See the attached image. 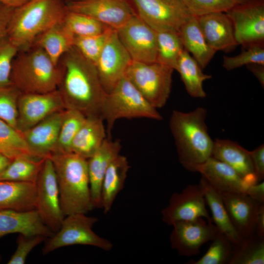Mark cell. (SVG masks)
I'll return each instance as SVG.
<instances>
[{
	"label": "cell",
	"mask_w": 264,
	"mask_h": 264,
	"mask_svg": "<svg viewBox=\"0 0 264 264\" xmlns=\"http://www.w3.org/2000/svg\"><path fill=\"white\" fill-rule=\"evenodd\" d=\"M30 0H0V2L8 7L16 8L26 3Z\"/></svg>",
	"instance_id": "f907efd6"
},
{
	"label": "cell",
	"mask_w": 264,
	"mask_h": 264,
	"mask_svg": "<svg viewBox=\"0 0 264 264\" xmlns=\"http://www.w3.org/2000/svg\"><path fill=\"white\" fill-rule=\"evenodd\" d=\"M206 204L201 185L199 183L189 185L181 192L172 195L169 204L161 211L162 220L169 225L177 221L199 218L213 222Z\"/></svg>",
	"instance_id": "7c38bea8"
},
{
	"label": "cell",
	"mask_w": 264,
	"mask_h": 264,
	"mask_svg": "<svg viewBox=\"0 0 264 264\" xmlns=\"http://www.w3.org/2000/svg\"><path fill=\"white\" fill-rule=\"evenodd\" d=\"M232 22L238 45L244 48L263 45L264 3L263 0H247L225 12Z\"/></svg>",
	"instance_id": "30bf717a"
},
{
	"label": "cell",
	"mask_w": 264,
	"mask_h": 264,
	"mask_svg": "<svg viewBox=\"0 0 264 264\" xmlns=\"http://www.w3.org/2000/svg\"><path fill=\"white\" fill-rule=\"evenodd\" d=\"M189 13L196 17L215 12H226L247 0H181Z\"/></svg>",
	"instance_id": "ab89813d"
},
{
	"label": "cell",
	"mask_w": 264,
	"mask_h": 264,
	"mask_svg": "<svg viewBox=\"0 0 264 264\" xmlns=\"http://www.w3.org/2000/svg\"><path fill=\"white\" fill-rule=\"evenodd\" d=\"M44 158L16 157L0 175V180L36 183Z\"/></svg>",
	"instance_id": "1f68e13d"
},
{
	"label": "cell",
	"mask_w": 264,
	"mask_h": 264,
	"mask_svg": "<svg viewBox=\"0 0 264 264\" xmlns=\"http://www.w3.org/2000/svg\"><path fill=\"white\" fill-rule=\"evenodd\" d=\"M255 233L264 237V203L259 205L255 224Z\"/></svg>",
	"instance_id": "c3c4849f"
},
{
	"label": "cell",
	"mask_w": 264,
	"mask_h": 264,
	"mask_svg": "<svg viewBox=\"0 0 264 264\" xmlns=\"http://www.w3.org/2000/svg\"><path fill=\"white\" fill-rule=\"evenodd\" d=\"M135 14L155 31L178 32L183 23L192 16L185 9L165 0H129Z\"/></svg>",
	"instance_id": "9a60e30c"
},
{
	"label": "cell",
	"mask_w": 264,
	"mask_h": 264,
	"mask_svg": "<svg viewBox=\"0 0 264 264\" xmlns=\"http://www.w3.org/2000/svg\"><path fill=\"white\" fill-rule=\"evenodd\" d=\"M12 160L0 153V175L5 170Z\"/></svg>",
	"instance_id": "816d5d0a"
},
{
	"label": "cell",
	"mask_w": 264,
	"mask_h": 264,
	"mask_svg": "<svg viewBox=\"0 0 264 264\" xmlns=\"http://www.w3.org/2000/svg\"><path fill=\"white\" fill-rule=\"evenodd\" d=\"M170 236L172 248L180 256L190 257L200 253L201 247L212 241L219 230L203 218L174 223Z\"/></svg>",
	"instance_id": "4fadbf2b"
},
{
	"label": "cell",
	"mask_w": 264,
	"mask_h": 264,
	"mask_svg": "<svg viewBox=\"0 0 264 264\" xmlns=\"http://www.w3.org/2000/svg\"><path fill=\"white\" fill-rule=\"evenodd\" d=\"M189 171L199 173L220 194L245 193L249 186L232 168L212 156Z\"/></svg>",
	"instance_id": "ac0fdd59"
},
{
	"label": "cell",
	"mask_w": 264,
	"mask_h": 264,
	"mask_svg": "<svg viewBox=\"0 0 264 264\" xmlns=\"http://www.w3.org/2000/svg\"><path fill=\"white\" fill-rule=\"evenodd\" d=\"M207 110L198 107L189 112L174 110L170 128L175 140L178 159L188 170L211 157L214 141L208 131Z\"/></svg>",
	"instance_id": "7a4b0ae2"
},
{
	"label": "cell",
	"mask_w": 264,
	"mask_h": 264,
	"mask_svg": "<svg viewBox=\"0 0 264 264\" xmlns=\"http://www.w3.org/2000/svg\"><path fill=\"white\" fill-rule=\"evenodd\" d=\"M203 189L206 203L212 213V220L218 230L224 234L234 244L242 239L234 228L220 193L215 190L203 178L199 183Z\"/></svg>",
	"instance_id": "f546056e"
},
{
	"label": "cell",
	"mask_w": 264,
	"mask_h": 264,
	"mask_svg": "<svg viewBox=\"0 0 264 264\" xmlns=\"http://www.w3.org/2000/svg\"><path fill=\"white\" fill-rule=\"evenodd\" d=\"M220 195L230 221L240 236L243 239L255 233L256 219L260 203L245 193Z\"/></svg>",
	"instance_id": "d6986e66"
},
{
	"label": "cell",
	"mask_w": 264,
	"mask_h": 264,
	"mask_svg": "<svg viewBox=\"0 0 264 264\" xmlns=\"http://www.w3.org/2000/svg\"><path fill=\"white\" fill-rule=\"evenodd\" d=\"M250 64L264 65L263 45H252L245 48L241 53L234 56H223L222 66L231 70Z\"/></svg>",
	"instance_id": "b9f144b4"
},
{
	"label": "cell",
	"mask_w": 264,
	"mask_h": 264,
	"mask_svg": "<svg viewBox=\"0 0 264 264\" xmlns=\"http://www.w3.org/2000/svg\"><path fill=\"white\" fill-rule=\"evenodd\" d=\"M197 18L207 43L216 52L230 51L238 45L232 22L225 12L210 13Z\"/></svg>",
	"instance_id": "7402d4cb"
},
{
	"label": "cell",
	"mask_w": 264,
	"mask_h": 264,
	"mask_svg": "<svg viewBox=\"0 0 264 264\" xmlns=\"http://www.w3.org/2000/svg\"><path fill=\"white\" fill-rule=\"evenodd\" d=\"M86 118L78 110L69 109L65 110L57 142L52 154L70 153L73 139Z\"/></svg>",
	"instance_id": "e575fe53"
},
{
	"label": "cell",
	"mask_w": 264,
	"mask_h": 264,
	"mask_svg": "<svg viewBox=\"0 0 264 264\" xmlns=\"http://www.w3.org/2000/svg\"><path fill=\"white\" fill-rule=\"evenodd\" d=\"M101 116L107 122V137L115 121L121 118L162 119L157 109L152 106L125 76L113 89L107 93L102 104Z\"/></svg>",
	"instance_id": "8992f818"
},
{
	"label": "cell",
	"mask_w": 264,
	"mask_h": 264,
	"mask_svg": "<svg viewBox=\"0 0 264 264\" xmlns=\"http://www.w3.org/2000/svg\"><path fill=\"white\" fill-rule=\"evenodd\" d=\"M46 238L42 235H25L19 234L17 246L8 264H24L28 254L36 246Z\"/></svg>",
	"instance_id": "ee69618b"
},
{
	"label": "cell",
	"mask_w": 264,
	"mask_h": 264,
	"mask_svg": "<svg viewBox=\"0 0 264 264\" xmlns=\"http://www.w3.org/2000/svg\"><path fill=\"white\" fill-rule=\"evenodd\" d=\"M176 70L179 73L187 93L191 97H206L203 82L212 76L202 72L198 62L185 49L180 56Z\"/></svg>",
	"instance_id": "4dcf8cb0"
},
{
	"label": "cell",
	"mask_w": 264,
	"mask_h": 264,
	"mask_svg": "<svg viewBox=\"0 0 264 264\" xmlns=\"http://www.w3.org/2000/svg\"><path fill=\"white\" fill-rule=\"evenodd\" d=\"M49 157L55 171L65 217L75 213L87 214L94 208L87 159L73 153L54 154Z\"/></svg>",
	"instance_id": "3957f363"
},
{
	"label": "cell",
	"mask_w": 264,
	"mask_h": 264,
	"mask_svg": "<svg viewBox=\"0 0 264 264\" xmlns=\"http://www.w3.org/2000/svg\"><path fill=\"white\" fill-rule=\"evenodd\" d=\"M69 11L93 18L117 29L135 14L129 0H64Z\"/></svg>",
	"instance_id": "5bb4252c"
},
{
	"label": "cell",
	"mask_w": 264,
	"mask_h": 264,
	"mask_svg": "<svg viewBox=\"0 0 264 264\" xmlns=\"http://www.w3.org/2000/svg\"><path fill=\"white\" fill-rule=\"evenodd\" d=\"M114 30L110 27L97 35L85 37L74 36L73 46L84 57L95 65Z\"/></svg>",
	"instance_id": "f35d334b"
},
{
	"label": "cell",
	"mask_w": 264,
	"mask_h": 264,
	"mask_svg": "<svg viewBox=\"0 0 264 264\" xmlns=\"http://www.w3.org/2000/svg\"><path fill=\"white\" fill-rule=\"evenodd\" d=\"M178 34L184 48L203 69L217 52L207 43L199 26L197 17L191 16L181 25Z\"/></svg>",
	"instance_id": "4316f807"
},
{
	"label": "cell",
	"mask_w": 264,
	"mask_h": 264,
	"mask_svg": "<svg viewBox=\"0 0 264 264\" xmlns=\"http://www.w3.org/2000/svg\"><path fill=\"white\" fill-rule=\"evenodd\" d=\"M264 237L256 233L234 245L229 264H264Z\"/></svg>",
	"instance_id": "836d02e7"
},
{
	"label": "cell",
	"mask_w": 264,
	"mask_h": 264,
	"mask_svg": "<svg viewBox=\"0 0 264 264\" xmlns=\"http://www.w3.org/2000/svg\"><path fill=\"white\" fill-rule=\"evenodd\" d=\"M62 70L39 46L19 50L13 63L11 85L22 93H43L57 90Z\"/></svg>",
	"instance_id": "5b68a950"
},
{
	"label": "cell",
	"mask_w": 264,
	"mask_h": 264,
	"mask_svg": "<svg viewBox=\"0 0 264 264\" xmlns=\"http://www.w3.org/2000/svg\"><path fill=\"white\" fill-rule=\"evenodd\" d=\"M245 193L258 203H264V181L249 185Z\"/></svg>",
	"instance_id": "7dc6e473"
},
{
	"label": "cell",
	"mask_w": 264,
	"mask_h": 264,
	"mask_svg": "<svg viewBox=\"0 0 264 264\" xmlns=\"http://www.w3.org/2000/svg\"><path fill=\"white\" fill-rule=\"evenodd\" d=\"M130 169L128 160L118 155L111 163L104 176L101 190L102 207L110 212L118 194L123 189Z\"/></svg>",
	"instance_id": "83f0119b"
},
{
	"label": "cell",
	"mask_w": 264,
	"mask_h": 264,
	"mask_svg": "<svg viewBox=\"0 0 264 264\" xmlns=\"http://www.w3.org/2000/svg\"><path fill=\"white\" fill-rule=\"evenodd\" d=\"M132 61L114 29L95 64L106 93L110 92L125 76Z\"/></svg>",
	"instance_id": "2e32d148"
},
{
	"label": "cell",
	"mask_w": 264,
	"mask_h": 264,
	"mask_svg": "<svg viewBox=\"0 0 264 264\" xmlns=\"http://www.w3.org/2000/svg\"><path fill=\"white\" fill-rule=\"evenodd\" d=\"M174 69L155 62L132 61L125 76L154 107L165 106L171 94Z\"/></svg>",
	"instance_id": "52a82bcc"
},
{
	"label": "cell",
	"mask_w": 264,
	"mask_h": 264,
	"mask_svg": "<svg viewBox=\"0 0 264 264\" xmlns=\"http://www.w3.org/2000/svg\"><path fill=\"white\" fill-rule=\"evenodd\" d=\"M18 51L7 35L0 39V87L11 85L12 63Z\"/></svg>",
	"instance_id": "7bdbcfd3"
},
{
	"label": "cell",
	"mask_w": 264,
	"mask_h": 264,
	"mask_svg": "<svg viewBox=\"0 0 264 264\" xmlns=\"http://www.w3.org/2000/svg\"><path fill=\"white\" fill-rule=\"evenodd\" d=\"M12 233L28 236L42 235L46 238L54 234L43 222L36 210L28 211L0 210V239Z\"/></svg>",
	"instance_id": "603a6c76"
},
{
	"label": "cell",
	"mask_w": 264,
	"mask_h": 264,
	"mask_svg": "<svg viewBox=\"0 0 264 264\" xmlns=\"http://www.w3.org/2000/svg\"><path fill=\"white\" fill-rule=\"evenodd\" d=\"M67 11L64 0H30L14 9L7 36L19 50L26 48L42 33L62 22Z\"/></svg>",
	"instance_id": "277c9868"
},
{
	"label": "cell",
	"mask_w": 264,
	"mask_h": 264,
	"mask_svg": "<svg viewBox=\"0 0 264 264\" xmlns=\"http://www.w3.org/2000/svg\"><path fill=\"white\" fill-rule=\"evenodd\" d=\"M103 121L99 116L86 117L73 139L70 153L87 159L90 157L107 137Z\"/></svg>",
	"instance_id": "484cf974"
},
{
	"label": "cell",
	"mask_w": 264,
	"mask_h": 264,
	"mask_svg": "<svg viewBox=\"0 0 264 264\" xmlns=\"http://www.w3.org/2000/svg\"><path fill=\"white\" fill-rule=\"evenodd\" d=\"M66 109L58 91L43 93H22L18 103L17 130L21 133L52 114Z\"/></svg>",
	"instance_id": "e0dca14e"
},
{
	"label": "cell",
	"mask_w": 264,
	"mask_h": 264,
	"mask_svg": "<svg viewBox=\"0 0 264 264\" xmlns=\"http://www.w3.org/2000/svg\"><path fill=\"white\" fill-rule=\"evenodd\" d=\"M116 32L132 61L143 63L156 62V32L136 14L116 29Z\"/></svg>",
	"instance_id": "8fae6325"
},
{
	"label": "cell",
	"mask_w": 264,
	"mask_h": 264,
	"mask_svg": "<svg viewBox=\"0 0 264 264\" xmlns=\"http://www.w3.org/2000/svg\"><path fill=\"white\" fill-rule=\"evenodd\" d=\"M119 140L107 137L97 151L87 159L90 193L94 208H102L101 190L106 172L113 160L120 154Z\"/></svg>",
	"instance_id": "44dd1931"
},
{
	"label": "cell",
	"mask_w": 264,
	"mask_h": 264,
	"mask_svg": "<svg viewBox=\"0 0 264 264\" xmlns=\"http://www.w3.org/2000/svg\"><path fill=\"white\" fill-rule=\"evenodd\" d=\"M249 69L257 78L262 86H264V65L250 64L246 66Z\"/></svg>",
	"instance_id": "681fc988"
},
{
	"label": "cell",
	"mask_w": 264,
	"mask_h": 264,
	"mask_svg": "<svg viewBox=\"0 0 264 264\" xmlns=\"http://www.w3.org/2000/svg\"><path fill=\"white\" fill-rule=\"evenodd\" d=\"M14 8L0 2V39L7 35L8 25Z\"/></svg>",
	"instance_id": "bcb514c9"
},
{
	"label": "cell",
	"mask_w": 264,
	"mask_h": 264,
	"mask_svg": "<svg viewBox=\"0 0 264 264\" xmlns=\"http://www.w3.org/2000/svg\"><path fill=\"white\" fill-rule=\"evenodd\" d=\"M86 214L75 213L66 216L59 230L47 238L43 248V254L46 255L58 248L73 245H90L105 251L110 250L112 243L92 230L98 218Z\"/></svg>",
	"instance_id": "ba28073f"
},
{
	"label": "cell",
	"mask_w": 264,
	"mask_h": 264,
	"mask_svg": "<svg viewBox=\"0 0 264 264\" xmlns=\"http://www.w3.org/2000/svg\"><path fill=\"white\" fill-rule=\"evenodd\" d=\"M62 22L42 33L33 44L42 48L56 65H58L61 57L74 44V36Z\"/></svg>",
	"instance_id": "f1b7e54d"
},
{
	"label": "cell",
	"mask_w": 264,
	"mask_h": 264,
	"mask_svg": "<svg viewBox=\"0 0 264 264\" xmlns=\"http://www.w3.org/2000/svg\"><path fill=\"white\" fill-rule=\"evenodd\" d=\"M35 184V210L43 222L54 233L60 229L65 217L61 209L57 176L50 157L44 158Z\"/></svg>",
	"instance_id": "9c48e42d"
},
{
	"label": "cell",
	"mask_w": 264,
	"mask_h": 264,
	"mask_svg": "<svg viewBox=\"0 0 264 264\" xmlns=\"http://www.w3.org/2000/svg\"><path fill=\"white\" fill-rule=\"evenodd\" d=\"M155 32L157 39L156 62L176 70L180 56L184 49L178 32L172 30Z\"/></svg>",
	"instance_id": "d6a6232c"
},
{
	"label": "cell",
	"mask_w": 264,
	"mask_h": 264,
	"mask_svg": "<svg viewBox=\"0 0 264 264\" xmlns=\"http://www.w3.org/2000/svg\"><path fill=\"white\" fill-rule=\"evenodd\" d=\"M250 154L253 169L259 182L264 178V145L261 144L250 151Z\"/></svg>",
	"instance_id": "f6af8a7d"
},
{
	"label": "cell",
	"mask_w": 264,
	"mask_h": 264,
	"mask_svg": "<svg viewBox=\"0 0 264 264\" xmlns=\"http://www.w3.org/2000/svg\"><path fill=\"white\" fill-rule=\"evenodd\" d=\"M205 253L197 261L190 260L187 264H229L234 244L219 231L211 241Z\"/></svg>",
	"instance_id": "74e56055"
},
{
	"label": "cell",
	"mask_w": 264,
	"mask_h": 264,
	"mask_svg": "<svg viewBox=\"0 0 264 264\" xmlns=\"http://www.w3.org/2000/svg\"><path fill=\"white\" fill-rule=\"evenodd\" d=\"M212 157L227 164L249 185L259 182L252 166L250 151L229 140L214 141Z\"/></svg>",
	"instance_id": "cb8c5ba5"
},
{
	"label": "cell",
	"mask_w": 264,
	"mask_h": 264,
	"mask_svg": "<svg viewBox=\"0 0 264 264\" xmlns=\"http://www.w3.org/2000/svg\"><path fill=\"white\" fill-rule=\"evenodd\" d=\"M21 93L12 85L0 87V118L17 130L18 103Z\"/></svg>",
	"instance_id": "60d3db41"
},
{
	"label": "cell",
	"mask_w": 264,
	"mask_h": 264,
	"mask_svg": "<svg viewBox=\"0 0 264 264\" xmlns=\"http://www.w3.org/2000/svg\"><path fill=\"white\" fill-rule=\"evenodd\" d=\"M62 22L75 37L97 35L110 28L88 16L68 10Z\"/></svg>",
	"instance_id": "8d00e7d4"
},
{
	"label": "cell",
	"mask_w": 264,
	"mask_h": 264,
	"mask_svg": "<svg viewBox=\"0 0 264 264\" xmlns=\"http://www.w3.org/2000/svg\"><path fill=\"white\" fill-rule=\"evenodd\" d=\"M175 5L178 6L182 9L187 10L183 3L181 0H165ZM188 11V10H187Z\"/></svg>",
	"instance_id": "f5cc1de1"
},
{
	"label": "cell",
	"mask_w": 264,
	"mask_h": 264,
	"mask_svg": "<svg viewBox=\"0 0 264 264\" xmlns=\"http://www.w3.org/2000/svg\"><path fill=\"white\" fill-rule=\"evenodd\" d=\"M0 153L11 159L19 156L34 157L31 154L22 133L0 118Z\"/></svg>",
	"instance_id": "d590c367"
},
{
	"label": "cell",
	"mask_w": 264,
	"mask_h": 264,
	"mask_svg": "<svg viewBox=\"0 0 264 264\" xmlns=\"http://www.w3.org/2000/svg\"><path fill=\"white\" fill-rule=\"evenodd\" d=\"M64 110L52 114L22 133L33 157L44 158L53 153Z\"/></svg>",
	"instance_id": "ffe728a7"
},
{
	"label": "cell",
	"mask_w": 264,
	"mask_h": 264,
	"mask_svg": "<svg viewBox=\"0 0 264 264\" xmlns=\"http://www.w3.org/2000/svg\"><path fill=\"white\" fill-rule=\"evenodd\" d=\"M36 199L35 183L0 180V210H35Z\"/></svg>",
	"instance_id": "d4e9b609"
},
{
	"label": "cell",
	"mask_w": 264,
	"mask_h": 264,
	"mask_svg": "<svg viewBox=\"0 0 264 264\" xmlns=\"http://www.w3.org/2000/svg\"><path fill=\"white\" fill-rule=\"evenodd\" d=\"M58 65L62 78L57 90L66 109L78 110L86 117L101 116L107 93L94 64L73 46L63 55Z\"/></svg>",
	"instance_id": "6da1fadb"
}]
</instances>
